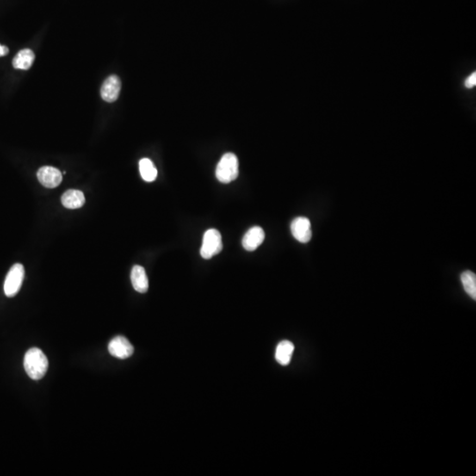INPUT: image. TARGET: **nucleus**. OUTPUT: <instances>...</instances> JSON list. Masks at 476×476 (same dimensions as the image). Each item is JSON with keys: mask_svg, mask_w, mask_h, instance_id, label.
I'll return each instance as SVG.
<instances>
[{"mask_svg": "<svg viewBox=\"0 0 476 476\" xmlns=\"http://www.w3.org/2000/svg\"><path fill=\"white\" fill-rule=\"evenodd\" d=\"M48 359L44 352L38 348H30L24 356V368L29 378L40 380L48 371Z\"/></svg>", "mask_w": 476, "mask_h": 476, "instance_id": "f257e3e1", "label": "nucleus"}, {"mask_svg": "<svg viewBox=\"0 0 476 476\" xmlns=\"http://www.w3.org/2000/svg\"><path fill=\"white\" fill-rule=\"evenodd\" d=\"M239 162L236 155L227 153L217 164L215 175L219 182L230 184L236 180L239 174Z\"/></svg>", "mask_w": 476, "mask_h": 476, "instance_id": "f03ea898", "label": "nucleus"}, {"mask_svg": "<svg viewBox=\"0 0 476 476\" xmlns=\"http://www.w3.org/2000/svg\"><path fill=\"white\" fill-rule=\"evenodd\" d=\"M223 240L219 231L211 229L206 231L203 237L202 246L200 248V255L205 260L219 254L223 250Z\"/></svg>", "mask_w": 476, "mask_h": 476, "instance_id": "7ed1b4c3", "label": "nucleus"}, {"mask_svg": "<svg viewBox=\"0 0 476 476\" xmlns=\"http://www.w3.org/2000/svg\"><path fill=\"white\" fill-rule=\"evenodd\" d=\"M25 270L21 264H14L11 267L4 284V291L7 298H13L18 294L23 282Z\"/></svg>", "mask_w": 476, "mask_h": 476, "instance_id": "20e7f679", "label": "nucleus"}, {"mask_svg": "<svg viewBox=\"0 0 476 476\" xmlns=\"http://www.w3.org/2000/svg\"><path fill=\"white\" fill-rule=\"evenodd\" d=\"M291 233L300 243L310 242L312 237L311 222L306 217H298L291 223Z\"/></svg>", "mask_w": 476, "mask_h": 476, "instance_id": "39448f33", "label": "nucleus"}, {"mask_svg": "<svg viewBox=\"0 0 476 476\" xmlns=\"http://www.w3.org/2000/svg\"><path fill=\"white\" fill-rule=\"evenodd\" d=\"M108 352L111 355L119 358V359H127L132 356L134 348L130 341L126 338L123 336H118L114 338L108 344Z\"/></svg>", "mask_w": 476, "mask_h": 476, "instance_id": "423d86ee", "label": "nucleus"}, {"mask_svg": "<svg viewBox=\"0 0 476 476\" xmlns=\"http://www.w3.org/2000/svg\"><path fill=\"white\" fill-rule=\"evenodd\" d=\"M38 178L44 187L53 189L60 185L63 177L59 169L51 166H44L38 170Z\"/></svg>", "mask_w": 476, "mask_h": 476, "instance_id": "0eeeda50", "label": "nucleus"}, {"mask_svg": "<svg viewBox=\"0 0 476 476\" xmlns=\"http://www.w3.org/2000/svg\"><path fill=\"white\" fill-rule=\"evenodd\" d=\"M121 90V81L120 79L112 75L105 80L101 86V96L107 102H113L119 98V93Z\"/></svg>", "mask_w": 476, "mask_h": 476, "instance_id": "6e6552de", "label": "nucleus"}, {"mask_svg": "<svg viewBox=\"0 0 476 476\" xmlns=\"http://www.w3.org/2000/svg\"><path fill=\"white\" fill-rule=\"evenodd\" d=\"M265 240V232L260 227H253L247 231L244 235L242 244L243 248L248 251H253L258 247L261 245Z\"/></svg>", "mask_w": 476, "mask_h": 476, "instance_id": "1a4fd4ad", "label": "nucleus"}, {"mask_svg": "<svg viewBox=\"0 0 476 476\" xmlns=\"http://www.w3.org/2000/svg\"><path fill=\"white\" fill-rule=\"evenodd\" d=\"M132 286L137 292L145 293L149 290V278L144 267L134 266L131 273Z\"/></svg>", "mask_w": 476, "mask_h": 476, "instance_id": "9d476101", "label": "nucleus"}, {"mask_svg": "<svg viewBox=\"0 0 476 476\" xmlns=\"http://www.w3.org/2000/svg\"><path fill=\"white\" fill-rule=\"evenodd\" d=\"M61 201L68 209H77L85 204L84 193L78 190H68L63 194Z\"/></svg>", "mask_w": 476, "mask_h": 476, "instance_id": "9b49d317", "label": "nucleus"}, {"mask_svg": "<svg viewBox=\"0 0 476 476\" xmlns=\"http://www.w3.org/2000/svg\"><path fill=\"white\" fill-rule=\"evenodd\" d=\"M295 346L291 341H283L279 343L275 352L276 361L282 366L290 363L291 358L294 353Z\"/></svg>", "mask_w": 476, "mask_h": 476, "instance_id": "f8f14e48", "label": "nucleus"}, {"mask_svg": "<svg viewBox=\"0 0 476 476\" xmlns=\"http://www.w3.org/2000/svg\"><path fill=\"white\" fill-rule=\"evenodd\" d=\"M34 53L29 49H24L19 51L13 60V66L15 69L28 70L34 61Z\"/></svg>", "mask_w": 476, "mask_h": 476, "instance_id": "ddd939ff", "label": "nucleus"}, {"mask_svg": "<svg viewBox=\"0 0 476 476\" xmlns=\"http://www.w3.org/2000/svg\"><path fill=\"white\" fill-rule=\"evenodd\" d=\"M139 172L145 182H153L157 177V169L151 160L143 158L139 161Z\"/></svg>", "mask_w": 476, "mask_h": 476, "instance_id": "4468645a", "label": "nucleus"}, {"mask_svg": "<svg viewBox=\"0 0 476 476\" xmlns=\"http://www.w3.org/2000/svg\"><path fill=\"white\" fill-rule=\"evenodd\" d=\"M463 287L473 300L476 299V276L471 271H466L461 274Z\"/></svg>", "mask_w": 476, "mask_h": 476, "instance_id": "2eb2a0df", "label": "nucleus"}, {"mask_svg": "<svg viewBox=\"0 0 476 476\" xmlns=\"http://www.w3.org/2000/svg\"><path fill=\"white\" fill-rule=\"evenodd\" d=\"M465 87L466 88H474L476 86V72H473L472 75H470L468 78L466 79L465 81Z\"/></svg>", "mask_w": 476, "mask_h": 476, "instance_id": "dca6fc26", "label": "nucleus"}, {"mask_svg": "<svg viewBox=\"0 0 476 476\" xmlns=\"http://www.w3.org/2000/svg\"><path fill=\"white\" fill-rule=\"evenodd\" d=\"M8 53H9V49L7 46L0 44V58L7 56Z\"/></svg>", "mask_w": 476, "mask_h": 476, "instance_id": "f3484780", "label": "nucleus"}]
</instances>
